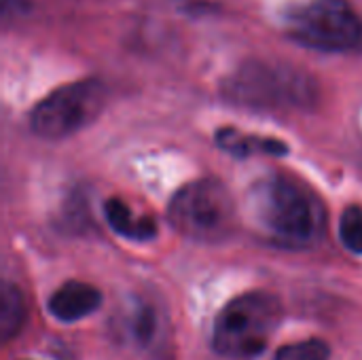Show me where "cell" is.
<instances>
[{"label": "cell", "mask_w": 362, "mask_h": 360, "mask_svg": "<svg viewBox=\"0 0 362 360\" xmlns=\"http://www.w3.org/2000/svg\"><path fill=\"white\" fill-rule=\"evenodd\" d=\"M331 350L322 339H308L284 346L276 352V360H329Z\"/></svg>", "instance_id": "7c38bea8"}, {"label": "cell", "mask_w": 362, "mask_h": 360, "mask_svg": "<svg viewBox=\"0 0 362 360\" xmlns=\"http://www.w3.org/2000/svg\"><path fill=\"white\" fill-rule=\"evenodd\" d=\"M25 323V301L21 291L4 282L2 293H0V337L2 342L13 339Z\"/></svg>", "instance_id": "30bf717a"}, {"label": "cell", "mask_w": 362, "mask_h": 360, "mask_svg": "<svg viewBox=\"0 0 362 360\" xmlns=\"http://www.w3.org/2000/svg\"><path fill=\"white\" fill-rule=\"evenodd\" d=\"M223 93L240 106L286 112L314 106L318 100V85L308 72L291 64L252 59L225 79Z\"/></svg>", "instance_id": "7a4b0ae2"}, {"label": "cell", "mask_w": 362, "mask_h": 360, "mask_svg": "<svg viewBox=\"0 0 362 360\" xmlns=\"http://www.w3.org/2000/svg\"><path fill=\"white\" fill-rule=\"evenodd\" d=\"M286 32L301 45L322 51L352 49L362 38V21L348 0H299L284 15Z\"/></svg>", "instance_id": "5b68a950"}, {"label": "cell", "mask_w": 362, "mask_h": 360, "mask_svg": "<svg viewBox=\"0 0 362 360\" xmlns=\"http://www.w3.org/2000/svg\"><path fill=\"white\" fill-rule=\"evenodd\" d=\"M339 238L341 244L352 252L362 255V208L361 206H348L341 214L339 223Z\"/></svg>", "instance_id": "8fae6325"}, {"label": "cell", "mask_w": 362, "mask_h": 360, "mask_svg": "<svg viewBox=\"0 0 362 360\" xmlns=\"http://www.w3.org/2000/svg\"><path fill=\"white\" fill-rule=\"evenodd\" d=\"M104 216L110 229L127 240H151L157 236L155 221L148 216H136L119 197H112L104 204Z\"/></svg>", "instance_id": "ba28073f"}, {"label": "cell", "mask_w": 362, "mask_h": 360, "mask_svg": "<svg viewBox=\"0 0 362 360\" xmlns=\"http://www.w3.org/2000/svg\"><path fill=\"white\" fill-rule=\"evenodd\" d=\"M216 142L221 149L235 157H248L255 153H265V155H284L288 146L276 138H263V136H246L240 134L231 127L218 129L216 132Z\"/></svg>", "instance_id": "9c48e42d"}, {"label": "cell", "mask_w": 362, "mask_h": 360, "mask_svg": "<svg viewBox=\"0 0 362 360\" xmlns=\"http://www.w3.org/2000/svg\"><path fill=\"white\" fill-rule=\"evenodd\" d=\"M282 320V303L276 295L252 291L233 299L216 318L214 348L227 359H252L261 354Z\"/></svg>", "instance_id": "3957f363"}, {"label": "cell", "mask_w": 362, "mask_h": 360, "mask_svg": "<svg viewBox=\"0 0 362 360\" xmlns=\"http://www.w3.org/2000/svg\"><path fill=\"white\" fill-rule=\"evenodd\" d=\"M172 227L193 242L227 240L238 225V208L231 193L216 180L185 185L168 206Z\"/></svg>", "instance_id": "277c9868"}, {"label": "cell", "mask_w": 362, "mask_h": 360, "mask_svg": "<svg viewBox=\"0 0 362 360\" xmlns=\"http://www.w3.org/2000/svg\"><path fill=\"white\" fill-rule=\"evenodd\" d=\"M106 89L95 79H83L57 87L42 98L32 115L30 127L36 136L59 140L87 127L104 108Z\"/></svg>", "instance_id": "8992f818"}, {"label": "cell", "mask_w": 362, "mask_h": 360, "mask_svg": "<svg viewBox=\"0 0 362 360\" xmlns=\"http://www.w3.org/2000/svg\"><path fill=\"white\" fill-rule=\"evenodd\" d=\"M248 216L272 244L308 248L322 240L327 212L322 202L301 182L274 174L250 187Z\"/></svg>", "instance_id": "6da1fadb"}, {"label": "cell", "mask_w": 362, "mask_h": 360, "mask_svg": "<svg viewBox=\"0 0 362 360\" xmlns=\"http://www.w3.org/2000/svg\"><path fill=\"white\" fill-rule=\"evenodd\" d=\"M102 303V295L95 286L85 282H66L49 299V312L59 323H76L93 314Z\"/></svg>", "instance_id": "52a82bcc"}]
</instances>
